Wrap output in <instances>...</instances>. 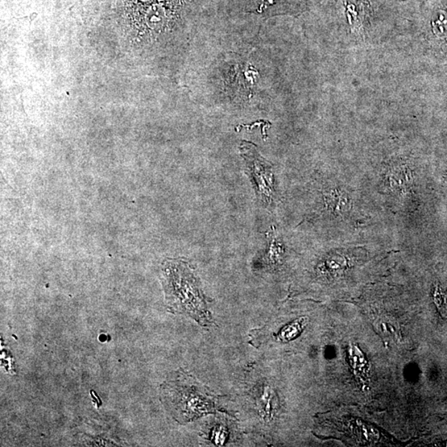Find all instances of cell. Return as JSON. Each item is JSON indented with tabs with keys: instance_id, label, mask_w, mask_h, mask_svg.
<instances>
[{
	"instance_id": "obj_1",
	"label": "cell",
	"mask_w": 447,
	"mask_h": 447,
	"mask_svg": "<svg viewBox=\"0 0 447 447\" xmlns=\"http://www.w3.org/2000/svg\"><path fill=\"white\" fill-rule=\"evenodd\" d=\"M161 283L170 312L186 315L199 325L215 324L208 308L210 300L202 292L196 272L182 259H167L161 266Z\"/></svg>"
},
{
	"instance_id": "obj_2",
	"label": "cell",
	"mask_w": 447,
	"mask_h": 447,
	"mask_svg": "<svg viewBox=\"0 0 447 447\" xmlns=\"http://www.w3.org/2000/svg\"><path fill=\"white\" fill-rule=\"evenodd\" d=\"M161 397L165 407L179 424L192 421L209 413H227L221 407V397L184 370H179L161 385Z\"/></svg>"
},
{
	"instance_id": "obj_3",
	"label": "cell",
	"mask_w": 447,
	"mask_h": 447,
	"mask_svg": "<svg viewBox=\"0 0 447 447\" xmlns=\"http://www.w3.org/2000/svg\"><path fill=\"white\" fill-rule=\"evenodd\" d=\"M240 150L255 186L257 197L265 208H271L277 199L272 166L259 155L256 147L251 143L243 142Z\"/></svg>"
},
{
	"instance_id": "obj_4",
	"label": "cell",
	"mask_w": 447,
	"mask_h": 447,
	"mask_svg": "<svg viewBox=\"0 0 447 447\" xmlns=\"http://www.w3.org/2000/svg\"><path fill=\"white\" fill-rule=\"evenodd\" d=\"M321 212L331 217H344L352 210L351 199L346 192L337 188L326 186L321 189Z\"/></svg>"
},
{
	"instance_id": "obj_5",
	"label": "cell",
	"mask_w": 447,
	"mask_h": 447,
	"mask_svg": "<svg viewBox=\"0 0 447 447\" xmlns=\"http://www.w3.org/2000/svg\"><path fill=\"white\" fill-rule=\"evenodd\" d=\"M232 77L233 88L239 94L250 97L258 81L259 74L255 69H251L250 66L242 65L236 66Z\"/></svg>"
},
{
	"instance_id": "obj_6",
	"label": "cell",
	"mask_w": 447,
	"mask_h": 447,
	"mask_svg": "<svg viewBox=\"0 0 447 447\" xmlns=\"http://www.w3.org/2000/svg\"><path fill=\"white\" fill-rule=\"evenodd\" d=\"M267 235L268 246L264 264L269 269H275L283 264L285 255L284 244L273 228L268 230Z\"/></svg>"
},
{
	"instance_id": "obj_7",
	"label": "cell",
	"mask_w": 447,
	"mask_h": 447,
	"mask_svg": "<svg viewBox=\"0 0 447 447\" xmlns=\"http://www.w3.org/2000/svg\"><path fill=\"white\" fill-rule=\"evenodd\" d=\"M404 167L393 168L387 173L386 181L388 188L393 192L403 193L412 186L413 177L411 172H407Z\"/></svg>"
},
{
	"instance_id": "obj_8",
	"label": "cell",
	"mask_w": 447,
	"mask_h": 447,
	"mask_svg": "<svg viewBox=\"0 0 447 447\" xmlns=\"http://www.w3.org/2000/svg\"><path fill=\"white\" fill-rule=\"evenodd\" d=\"M308 317H301L296 321L290 323L281 328L279 333L275 335V339L277 341L287 343L292 341L301 333L308 323Z\"/></svg>"
},
{
	"instance_id": "obj_9",
	"label": "cell",
	"mask_w": 447,
	"mask_h": 447,
	"mask_svg": "<svg viewBox=\"0 0 447 447\" xmlns=\"http://www.w3.org/2000/svg\"><path fill=\"white\" fill-rule=\"evenodd\" d=\"M350 355L351 356L352 366L355 370L361 371L362 368H364V366H366V359H364V356L361 352H360L358 348H355V350H350Z\"/></svg>"
},
{
	"instance_id": "obj_10",
	"label": "cell",
	"mask_w": 447,
	"mask_h": 447,
	"mask_svg": "<svg viewBox=\"0 0 447 447\" xmlns=\"http://www.w3.org/2000/svg\"><path fill=\"white\" fill-rule=\"evenodd\" d=\"M227 438L226 429L223 428H217L213 430L212 439L217 445H222Z\"/></svg>"
}]
</instances>
